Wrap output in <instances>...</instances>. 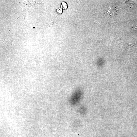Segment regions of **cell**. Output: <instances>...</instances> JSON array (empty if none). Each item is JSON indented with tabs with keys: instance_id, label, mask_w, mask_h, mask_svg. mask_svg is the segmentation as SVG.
<instances>
[{
	"instance_id": "cell-1",
	"label": "cell",
	"mask_w": 137,
	"mask_h": 137,
	"mask_svg": "<svg viewBox=\"0 0 137 137\" xmlns=\"http://www.w3.org/2000/svg\"><path fill=\"white\" fill-rule=\"evenodd\" d=\"M82 95V92L80 89L76 90L72 94L70 99V104L72 105H75L80 100Z\"/></svg>"
},
{
	"instance_id": "cell-2",
	"label": "cell",
	"mask_w": 137,
	"mask_h": 137,
	"mask_svg": "<svg viewBox=\"0 0 137 137\" xmlns=\"http://www.w3.org/2000/svg\"><path fill=\"white\" fill-rule=\"evenodd\" d=\"M18 3L24 10H28L30 7L41 3L39 1L37 0L25 1L22 2H19Z\"/></svg>"
},
{
	"instance_id": "cell-3",
	"label": "cell",
	"mask_w": 137,
	"mask_h": 137,
	"mask_svg": "<svg viewBox=\"0 0 137 137\" xmlns=\"http://www.w3.org/2000/svg\"><path fill=\"white\" fill-rule=\"evenodd\" d=\"M61 7L62 9H66L67 7L66 4L64 2H62L61 4Z\"/></svg>"
},
{
	"instance_id": "cell-4",
	"label": "cell",
	"mask_w": 137,
	"mask_h": 137,
	"mask_svg": "<svg viewBox=\"0 0 137 137\" xmlns=\"http://www.w3.org/2000/svg\"><path fill=\"white\" fill-rule=\"evenodd\" d=\"M56 12L57 13L59 14H60L62 12V10L60 8H58L57 9V10Z\"/></svg>"
},
{
	"instance_id": "cell-5",
	"label": "cell",
	"mask_w": 137,
	"mask_h": 137,
	"mask_svg": "<svg viewBox=\"0 0 137 137\" xmlns=\"http://www.w3.org/2000/svg\"><path fill=\"white\" fill-rule=\"evenodd\" d=\"M132 46L133 47H136L137 46V42L134 43V44H132Z\"/></svg>"
}]
</instances>
